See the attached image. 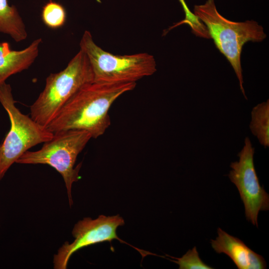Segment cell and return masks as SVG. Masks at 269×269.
I'll list each match as a JSON object with an SVG mask.
<instances>
[{"label":"cell","mask_w":269,"mask_h":269,"mask_svg":"<svg viewBox=\"0 0 269 269\" xmlns=\"http://www.w3.org/2000/svg\"><path fill=\"white\" fill-rule=\"evenodd\" d=\"M176 260H169L177 264L179 269H212V267L205 264L200 258L196 247L189 250L181 258H177L169 256Z\"/></svg>","instance_id":"obj_14"},{"label":"cell","mask_w":269,"mask_h":269,"mask_svg":"<svg viewBox=\"0 0 269 269\" xmlns=\"http://www.w3.org/2000/svg\"><path fill=\"white\" fill-rule=\"evenodd\" d=\"M92 136L87 131L70 130L53 134L39 150H27L16 161L20 164H43L50 165L62 176L67 189L70 206L73 204L71 188L79 180L81 163L74 167L77 157Z\"/></svg>","instance_id":"obj_5"},{"label":"cell","mask_w":269,"mask_h":269,"mask_svg":"<svg viewBox=\"0 0 269 269\" xmlns=\"http://www.w3.org/2000/svg\"><path fill=\"white\" fill-rule=\"evenodd\" d=\"M41 19L48 27L57 29L64 24L66 12L61 4L50 0L42 8Z\"/></svg>","instance_id":"obj_13"},{"label":"cell","mask_w":269,"mask_h":269,"mask_svg":"<svg viewBox=\"0 0 269 269\" xmlns=\"http://www.w3.org/2000/svg\"><path fill=\"white\" fill-rule=\"evenodd\" d=\"M194 15L206 26L209 38L228 60L239 82L240 89L247 99L243 87L244 81L241 55L244 45L249 42H262L267 37L264 28L257 21L234 22L226 18L218 11L214 0H207L195 5Z\"/></svg>","instance_id":"obj_2"},{"label":"cell","mask_w":269,"mask_h":269,"mask_svg":"<svg viewBox=\"0 0 269 269\" xmlns=\"http://www.w3.org/2000/svg\"><path fill=\"white\" fill-rule=\"evenodd\" d=\"M218 237L211 240L214 251L229 256L239 269H264L267 263L264 258L250 249L240 239L232 236L220 228Z\"/></svg>","instance_id":"obj_9"},{"label":"cell","mask_w":269,"mask_h":269,"mask_svg":"<svg viewBox=\"0 0 269 269\" xmlns=\"http://www.w3.org/2000/svg\"><path fill=\"white\" fill-rule=\"evenodd\" d=\"M0 32L9 35L15 42L26 39L25 25L14 5L7 0H0Z\"/></svg>","instance_id":"obj_11"},{"label":"cell","mask_w":269,"mask_h":269,"mask_svg":"<svg viewBox=\"0 0 269 269\" xmlns=\"http://www.w3.org/2000/svg\"><path fill=\"white\" fill-rule=\"evenodd\" d=\"M0 103L8 114L10 128L0 144V180L11 166L32 147L52 138L53 133L16 107L9 84L0 85Z\"/></svg>","instance_id":"obj_6"},{"label":"cell","mask_w":269,"mask_h":269,"mask_svg":"<svg viewBox=\"0 0 269 269\" xmlns=\"http://www.w3.org/2000/svg\"><path fill=\"white\" fill-rule=\"evenodd\" d=\"M80 47L89 60L95 82L112 84L136 83L156 71L152 55L147 53L113 54L97 45L88 30L83 34Z\"/></svg>","instance_id":"obj_4"},{"label":"cell","mask_w":269,"mask_h":269,"mask_svg":"<svg viewBox=\"0 0 269 269\" xmlns=\"http://www.w3.org/2000/svg\"><path fill=\"white\" fill-rule=\"evenodd\" d=\"M136 83L105 84L93 82L76 93L46 127L55 133L83 130L92 138L102 135L111 125L109 110L124 93L134 90Z\"/></svg>","instance_id":"obj_1"},{"label":"cell","mask_w":269,"mask_h":269,"mask_svg":"<svg viewBox=\"0 0 269 269\" xmlns=\"http://www.w3.org/2000/svg\"><path fill=\"white\" fill-rule=\"evenodd\" d=\"M42 42L37 38L26 48L13 50L7 42H0V85L10 76L27 69L38 55Z\"/></svg>","instance_id":"obj_10"},{"label":"cell","mask_w":269,"mask_h":269,"mask_svg":"<svg viewBox=\"0 0 269 269\" xmlns=\"http://www.w3.org/2000/svg\"><path fill=\"white\" fill-rule=\"evenodd\" d=\"M93 81L89 60L80 49L65 69L47 77L44 89L30 107V117L46 128L76 93Z\"/></svg>","instance_id":"obj_3"},{"label":"cell","mask_w":269,"mask_h":269,"mask_svg":"<svg viewBox=\"0 0 269 269\" xmlns=\"http://www.w3.org/2000/svg\"><path fill=\"white\" fill-rule=\"evenodd\" d=\"M254 152L255 149L247 136L238 154L239 159L231 163L232 169L228 176L239 191L247 220L258 227L259 212L269 209V195L260 184L254 166Z\"/></svg>","instance_id":"obj_7"},{"label":"cell","mask_w":269,"mask_h":269,"mask_svg":"<svg viewBox=\"0 0 269 269\" xmlns=\"http://www.w3.org/2000/svg\"><path fill=\"white\" fill-rule=\"evenodd\" d=\"M251 132L265 147L269 146V100L258 104L251 111Z\"/></svg>","instance_id":"obj_12"},{"label":"cell","mask_w":269,"mask_h":269,"mask_svg":"<svg viewBox=\"0 0 269 269\" xmlns=\"http://www.w3.org/2000/svg\"><path fill=\"white\" fill-rule=\"evenodd\" d=\"M124 224V219L119 215L112 216L101 215L95 219L87 217L80 220L74 225L72 230L74 241L71 243L66 242L54 255V268L67 269L71 256L81 248L103 242H111L113 240H119L132 247L138 251L143 258L151 255V253L134 247L118 237L117 229Z\"/></svg>","instance_id":"obj_8"}]
</instances>
